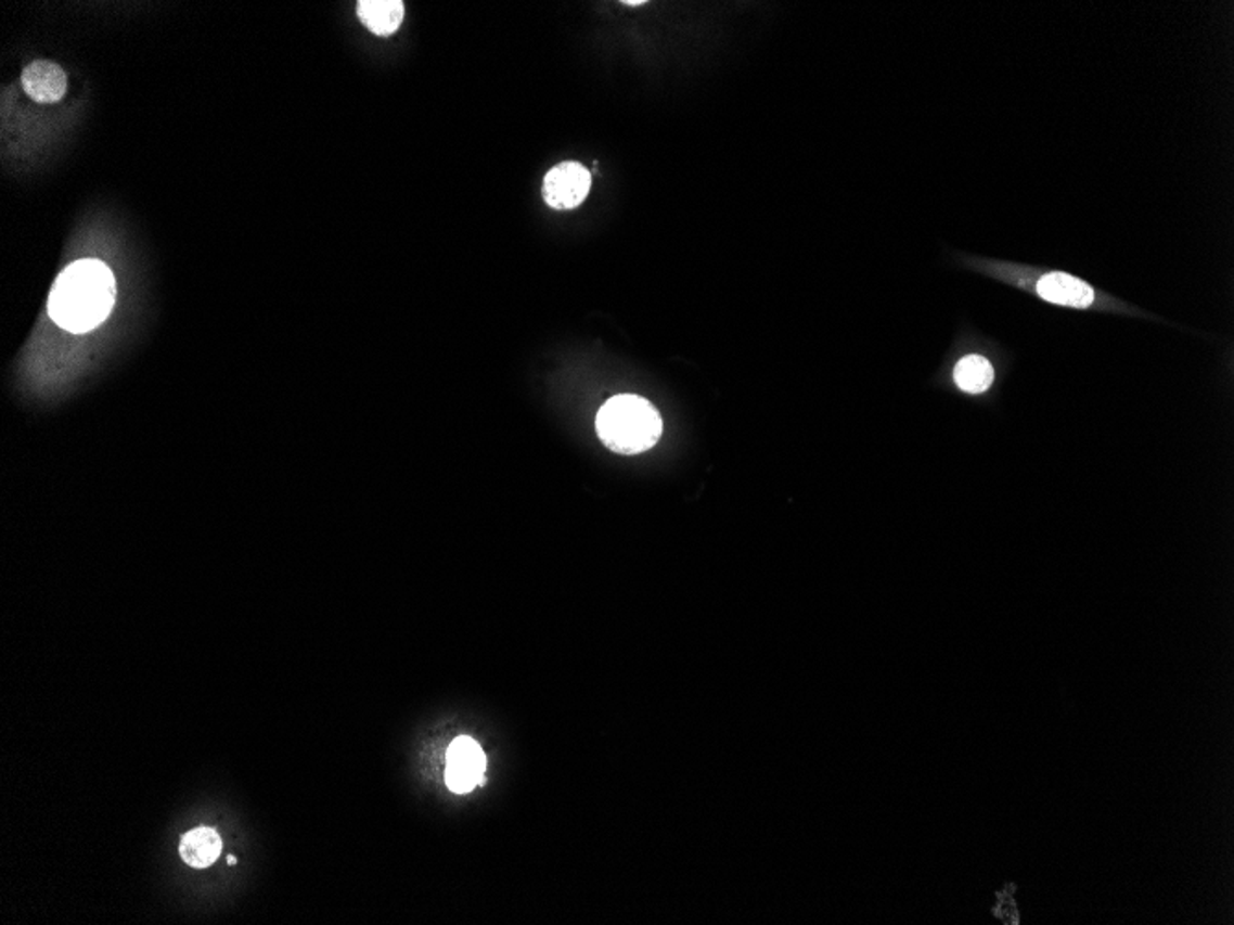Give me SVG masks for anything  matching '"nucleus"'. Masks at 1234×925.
<instances>
[{
    "label": "nucleus",
    "instance_id": "obj_1",
    "mask_svg": "<svg viewBox=\"0 0 1234 925\" xmlns=\"http://www.w3.org/2000/svg\"><path fill=\"white\" fill-rule=\"evenodd\" d=\"M115 299L117 283L110 267L99 259H80L57 275L47 307L52 322L80 335L110 317Z\"/></svg>",
    "mask_w": 1234,
    "mask_h": 925
},
{
    "label": "nucleus",
    "instance_id": "obj_7",
    "mask_svg": "<svg viewBox=\"0 0 1234 925\" xmlns=\"http://www.w3.org/2000/svg\"><path fill=\"white\" fill-rule=\"evenodd\" d=\"M357 15L372 34L388 38L403 23L406 7L401 0H361L357 2Z\"/></svg>",
    "mask_w": 1234,
    "mask_h": 925
},
{
    "label": "nucleus",
    "instance_id": "obj_8",
    "mask_svg": "<svg viewBox=\"0 0 1234 925\" xmlns=\"http://www.w3.org/2000/svg\"><path fill=\"white\" fill-rule=\"evenodd\" d=\"M222 838L213 827H196L185 833L180 843V856L193 869H207L219 859Z\"/></svg>",
    "mask_w": 1234,
    "mask_h": 925
},
{
    "label": "nucleus",
    "instance_id": "obj_12",
    "mask_svg": "<svg viewBox=\"0 0 1234 925\" xmlns=\"http://www.w3.org/2000/svg\"><path fill=\"white\" fill-rule=\"evenodd\" d=\"M235 863H237V859L233 858V856H230V858H228V864H230V866H233Z\"/></svg>",
    "mask_w": 1234,
    "mask_h": 925
},
{
    "label": "nucleus",
    "instance_id": "obj_9",
    "mask_svg": "<svg viewBox=\"0 0 1234 925\" xmlns=\"http://www.w3.org/2000/svg\"><path fill=\"white\" fill-rule=\"evenodd\" d=\"M954 380L961 390L968 391V394H981V391L991 388L992 381H994V370L986 357L968 355L965 359H961L960 364L955 367Z\"/></svg>",
    "mask_w": 1234,
    "mask_h": 925
},
{
    "label": "nucleus",
    "instance_id": "obj_4",
    "mask_svg": "<svg viewBox=\"0 0 1234 925\" xmlns=\"http://www.w3.org/2000/svg\"><path fill=\"white\" fill-rule=\"evenodd\" d=\"M485 770H487L485 751L480 750V746L472 737L462 735L451 743L446 756V783L449 789L457 795L474 791L483 782Z\"/></svg>",
    "mask_w": 1234,
    "mask_h": 925
},
{
    "label": "nucleus",
    "instance_id": "obj_11",
    "mask_svg": "<svg viewBox=\"0 0 1234 925\" xmlns=\"http://www.w3.org/2000/svg\"><path fill=\"white\" fill-rule=\"evenodd\" d=\"M624 4L625 7H643V4H645V0H637V2H632V0H625Z\"/></svg>",
    "mask_w": 1234,
    "mask_h": 925
},
{
    "label": "nucleus",
    "instance_id": "obj_3",
    "mask_svg": "<svg viewBox=\"0 0 1234 925\" xmlns=\"http://www.w3.org/2000/svg\"><path fill=\"white\" fill-rule=\"evenodd\" d=\"M592 189V172L577 162H564L551 168L543 178L542 194L545 204L556 211H569L588 198Z\"/></svg>",
    "mask_w": 1234,
    "mask_h": 925
},
{
    "label": "nucleus",
    "instance_id": "obj_6",
    "mask_svg": "<svg viewBox=\"0 0 1234 925\" xmlns=\"http://www.w3.org/2000/svg\"><path fill=\"white\" fill-rule=\"evenodd\" d=\"M1037 293L1050 304L1065 305L1074 309H1087L1094 304V291L1085 281L1068 273H1047L1037 283Z\"/></svg>",
    "mask_w": 1234,
    "mask_h": 925
},
{
    "label": "nucleus",
    "instance_id": "obj_5",
    "mask_svg": "<svg viewBox=\"0 0 1234 925\" xmlns=\"http://www.w3.org/2000/svg\"><path fill=\"white\" fill-rule=\"evenodd\" d=\"M23 88L39 104H54L67 91V75L52 62H34L23 70Z\"/></svg>",
    "mask_w": 1234,
    "mask_h": 925
},
{
    "label": "nucleus",
    "instance_id": "obj_2",
    "mask_svg": "<svg viewBox=\"0 0 1234 925\" xmlns=\"http://www.w3.org/2000/svg\"><path fill=\"white\" fill-rule=\"evenodd\" d=\"M599 440L619 454H640L655 448L664 423L647 399L621 394L608 399L595 417Z\"/></svg>",
    "mask_w": 1234,
    "mask_h": 925
},
{
    "label": "nucleus",
    "instance_id": "obj_10",
    "mask_svg": "<svg viewBox=\"0 0 1234 925\" xmlns=\"http://www.w3.org/2000/svg\"><path fill=\"white\" fill-rule=\"evenodd\" d=\"M994 914H997L998 918L1002 920L1004 924H1018V909H1016V903L1013 901V896H1011L1010 892H1004V895L1000 896V901H998V905L994 907Z\"/></svg>",
    "mask_w": 1234,
    "mask_h": 925
}]
</instances>
